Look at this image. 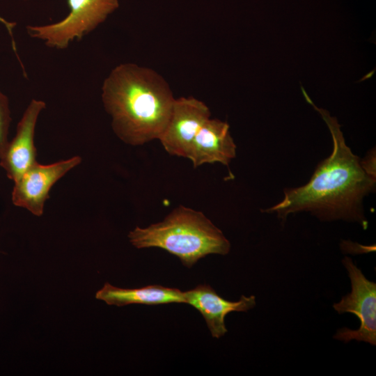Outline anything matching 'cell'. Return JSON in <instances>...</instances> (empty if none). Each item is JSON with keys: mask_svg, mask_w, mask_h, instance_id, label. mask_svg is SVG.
Listing matches in <instances>:
<instances>
[{"mask_svg": "<svg viewBox=\"0 0 376 376\" xmlns=\"http://www.w3.org/2000/svg\"><path fill=\"white\" fill-rule=\"evenodd\" d=\"M208 107L194 97L175 98L166 127L159 138L171 155L188 158L196 135L210 118Z\"/></svg>", "mask_w": 376, "mask_h": 376, "instance_id": "cell-7", "label": "cell"}, {"mask_svg": "<svg viewBox=\"0 0 376 376\" xmlns=\"http://www.w3.org/2000/svg\"><path fill=\"white\" fill-rule=\"evenodd\" d=\"M101 98L115 134L134 146L159 139L175 100L161 75L132 63L111 70L103 81Z\"/></svg>", "mask_w": 376, "mask_h": 376, "instance_id": "cell-2", "label": "cell"}, {"mask_svg": "<svg viewBox=\"0 0 376 376\" xmlns=\"http://www.w3.org/2000/svg\"><path fill=\"white\" fill-rule=\"evenodd\" d=\"M0 22L3 23L5 25V26L7 28V29L8 30L9 34L13 35V29L15 26V24L13 23L6 21L1 17H0Z\"/></svg>", "mask_w": 376, "mask_h": 376, "instance_id": "cell-13", "label": "cell"}, {"mask_svg": "<svg viewBox=\"0 0 376 376\" xmlns=\"http://www.w3.org/2000/svg\"><path fill=\"white\" fill-rule=\"evenodd\" d=\"M81 162V158L78 155L49 164L36 162L14 182L13 203L35 216H42L51 188Z\"/></svg>", "mask_w": 376, "mask_h": 376, "instance_id": "cell-6", "label": "cell"}, {"mask_svg": "<svg viewBox=\"0 0 376 376\" xmlns=\"http://www.w3.org/2000/svg\"><path fill=\"white\" fill-rule=\"evenodd\" d=\"M138 249L158 247L178 257L187 267L209 254H227L230 244L203 212L180 205L163 221L128 234Z\"/></svg>", "mask_w": 376, "mask_h": 376, "instance_id": "cell-3", "label": "cell"}, {"mask_svg": "<svg viewBox=\"0 0 376 376\" xmlns=\"http://www.w3.org/2000/svg\"><path fill=\"white\" fill-rule=\"evenodd\" d=\"M69 13L61 20L45 25H29L26 31L46 46L65 49L93 31L119 7L118 0H67Z\"/></svg>", "mask_w": 376, "mask_h": 376, "instance_id": "cell-4", "label": "cell"}, {"mask_svg": "<svg viewBox=\"0 0 376 376\" xmlns=\"http://www.w3.org/2000/svg\"><path fill=\"white\" fill-rule=\"evenodd\" d=\"M343 263L348 272L351 292L333 305L338 313H351L357 316L361 325L357 330L343 328L335 339L347 343L352 340L376 345V284L369 281L349 257Z\"/></svg>", "mask_w": 376, "mask_h": 376, "instance_id": "cell-5", "label": "cell"}, {"mask_svg": "<svg viewBox=\"0 0 376 376\" xmlns=\"http://www.w3.org/2000/svg\"><path fill=\"white\" fill-rule=\"evenodd\" d=\"M11 122L10 103L8 97L0 91V159L9 141Z\"/></svg>", "mask_w": 376, "mask_h": 376, "instance_id": "cell-12", "label": "cell"}, {"mask_svg": "<svg viewBox=\"0 0 376 376\" xmlns=\"http://www.w3.org/2000/svg\"><path fill=\"white\" fill-rule=\"evenodd\" d=\"M305 99L321 115L331 134L333 150L303 186L284 189L283 198L263 210L285 221L292 213L309 212L322 220L343 219L367 226L363 200L375 187L373 155L361 160L346 145L340 125L328 111L318 108L302 88Z\"/></svg>", "mask_w": 376, "mask_h": 376, "instance_id": "cell-1", "label": "cell"}, {"mask_svg": "<svg viewBox=\"0 0 376 376\" xmlns=\"http://www.w3.org/2000/svg\"><path fill=\"white\" fill-rule=\"evenodd\" d=\"M185 303L197 309L205 319L212 337L219 338L228 331L225 325L226 315L233 311L246 312L256 306L253 295H242L237 301L220 297L209 285H198L183 292Z\"/></svg>", "mask_w": 376, "mask_h": 376, "instance_id": "cell-9", "label": "cell"}, {"mask_svg": "<svg viewBox=\"0 0 376 376\" xmlns=\"http://www.w3.org/2000/svg\"><path fill=\"white\" fill-rule=\"evenodd\" d=\"M95 297L109 305L117 306L132 304L157 305L185 303L183 292L178 288L160 285H147L140 288H121L106 283L96 292Z\"/></svg>", "mask_w": 376, "mask_h": 376, "instance_id": "cell-11", "label": "cell"}, {"mask_svg": "<svg viewBox=\"0 0 376 376\" xmlns=\"http://www.w3.org/2000/svg\"><path fill=\"white\" fill-rule=\"evenodd\" d=\"M229 128L226 122L216 118H209L203 123L188 156L194 167L215 162L229 165L236 155V145Z\"/></svg>", "mask_w": 376, "mask_h": 376, "instance_id": "cell-10", "label": "cell"}, {"mask_svg": "<svg viewBox=\"0 0 376 376\" xmlns=\"http://www.w3.org/2000/svg\"><path fill=\"white\" fill-rule=\"evenodd\" d=\"M45 107L46 103L41 100H31L17 123L15 136L8 141L0 159L1 167L13 182L37 162L35 130L39 115Z\"/></svg>", "mask_w": 376, "mask_h": 376, "instance_id": "cell-8", "label": "cell"}]
</instances>
